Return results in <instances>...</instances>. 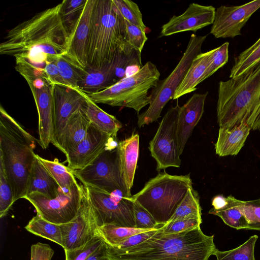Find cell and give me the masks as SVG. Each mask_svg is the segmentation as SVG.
<instances>
[{
  "label": "cell",
  "mask_w": 260,
  "mask_h": 260,
  "mask_svg": "<svg viewBox=\"0 0 260 260\" xmlns=\"http://www.w3.org/2000/svg\"><path fill=\"white\" fill-rule=\"evenodd\" d=\"M241 208L248 222L247 230L260 231V198L248 201H242Z\"/></svg>",
  "instance_id": "ab89813d"
},
{
  "label": "cell",
  "mask_w": 260,
  "mask_h": 260,
  "mask_svg": "<svg viewBox=\"0 0 260 260\" xmlns=\"http://www.w3.org/2000/svg\"><path fill=\"white\" fill-rule=\"evenodd\" d=\"M96 0H87L84 9L69 36L65 55L77 66H87V48L93 10Z\"/></svg>",
  "instance_id": "ac0fdd59"
},
{
  "label": "cell",
  "mask_w": 260,
  "mask_h": 260,
  "mask_svg": "<svg viewBox=\"0 0 260 260\" xmlns=\"http://www.w3.org/2000/svg\"><path fill=\"white\" fill-rule=\"evenodd\" d=\"M123 18L146 31L142 14L135 3L129 0H112Z\"/></svg>",
  "instance_id": "d590c367"
},
{
  "label": "cell",
  "mask_w": 260,
  "mask_h": 260,
  "mask_svg": "<svg viewBox=\"0 0 260 260\" xmlns=\"http://www.w3.org/2000/svg\"><path fill=\"white\" fill-rule=\"evenodd\" d=\"M133 49L125 38L124 19L112 0H96L87 48L88 66L101 67L112 62L117 52Z\"/></svg>",
  "instance_id": "5b68a950"
},
{
  "label": "cell",
  "mask_w": 260,
  "mask_h": 260,
  "mask_svg": "<svg viewBox=\"0 0 260 260\" xmlns=\"http://www.w3.org/2000/svg\"><path fill=\"white\" fill-rule=\"evenodd\" d=\"M226 203V197L222 195H218L214 197L212 201L213 209L217 210L222 208Z\"/></svg>",
  "instance_id": "f907efd6"
},
{
  "label": "cell",
  "mask_w": 260,
  "mask_h": 260,
  "mask_svg": "<svg viewBox=\"0 0 260 260\" xmlns=\"http://www.w3.org/2000/svg\"><path fill=\"white\" fill-rule=\"evenodd\" d=\"M260 45V38L250 47L242 52L240 54L234 58V60L242 59L249 55L254 50Z\"/></svg>",
  "instance_id": "681fc988"
},
{
  "label": "cell",
  "mask_w": 260,
  "mask_h": 260,
  "mask_svg": "<svg viewBox=\"0 0 260 260\" xmlns=\"http://www.w3.org/2000/svg\"><path fill=\"white\" fill-rule=\"evenodd\" d=\"M104 241L99 234L80 247L64 250L66 260H86L99 248Z\"/></svg>",
  "instance_id": "f35d334b"
},
{
  "label": "cell",
  "mask_w": 260,
  "mask_h": 260,
  "mask_svg": "<svg viewBox=\"0 0 260 260\" xmlns=\"http://www.w3.org/2000/svg\"><path fill=\"white\" fill-rule=\"evenodd\" d=\"M125 29V38L128 44L141 53L148 38L145 31L140 27L130 23L124 19Z\"/></svg>",
  "instance_id": "60d3db41"
},
{
  "label": "cell",
  "mask_w": 260,
  "mask_h": 260,
  "mask_svg": "<svg viewBox=\"0 0 260 260\" xmlns=\"http://www.w3.org/2000/svg\"><path fill=\"white\" fill-rule=\"evenodd\" d=\"M36 139L1 105L0 164L12 188L14 202L24 198L36 157Z\"/></svg>",
  "instance_id": "277c9868"
},
{
  "label": "cell",
  "mask_w": 260,
  "mask_h": 260,
  "mask_svg": "<svg viewBox=\"0 0 260 260\" xmlns=\"http://www.w3.org/2000/svg\"><path fill=\"white\" fill-rule=\"evenodd\" d=\"M98 227L106 224L136 228L134 202L122 192L110 194L84 186Z\"/></svg>",
  "instance_id": "8fae6325"
},
{
  "label": "cell",
  "mask_w": 260,
  "mask_h": 260,
  "mask_svg": "<svg viewBox=\"0 0 260 260\" xmlns=\"http://www.w3.org/2000/svg\"><path fill=\"white\" fill-rule=\"evenodd\" d=\"M215 12V8L212 6L191 3L183 14L173 16L167 23L162 26L159 37L186 31L195 32L212 24Z\"/></svg>",
  "instance_id": "d6986e66"
},
{
  "label": "cell",
  "mask_w": 260,
  "mask_h": 260,
  "mask_svg": "<svg viewBox=\"0 0 260 260\" xmlns=\"http://www.w3.org/2000/svg\"><path fill=\"white\" fill-rule=\"evenodd\" d=\"M14 203L12 187L0 164V217H4Z\"/></svg>",
  "instance_id": "74e56055"
},
{
  "label": "cell",
  "mask_w": 260,
  "mask_h": 260,
  "mask_svg": "<svg viewBox=\"0 0 260 260\" xmlns=\"http://www.w3.org/2000/svg\"><path fill=\"white\" fill-rule=\"evenodd\" d=\"M202 218H190L174 220L167 222L161 228L162 231L166 234H175L200 226Z\"/></svg>",
  "instance_id": "7bdbcfd3"
},
{
  "label": "cell",
  "mask_w": 260,
  "mask_h": 260,
  "mask_svg": "<svg viewBox=\"0 0 260 260\" xmlns=\"http://www.w3.org/2000/svg\"><path fill=\"white\" fill-rule=\"evenodd\" d=\"M62 3L35 14L10 29L0 44V54L13 56L44 69L67 49L69 34L61 16Z\"/></svg>",
  "instance_id": "6da1fadb"
},
{
  "label": "cell",
  "mask_w": 260,
  "mask_h": 260,
  "mask_svg": "<svg viewBox=\"0 0 260 260\" xmlns=\"http://www.w3.org/2000/svg\"><path fill=\"white\" fill-rule=\"evenodd\" d=\"M158 229L135 234L119 243L115 246L111 247L117 249H123L135 246L150 238Z\"/></svg>",
  "instance_id": "f6af8a7d"
},
{
  "label": "cell",
  "mask_w": 260,
  "mask_h": 260,
  "mask_svg": "<svg viewBox=\"0 0 260 260\" xmlns=\"http://www.w3.org/2000/svg\"><path fill=\"white\" fill-rule=\"evenodd\" d=\"M117 146V143L109 145L88 166L72 172L85 186L110 194L120 192L130 197L120 176Z\"/></svg>",
  "instance_id": "30bf717a"
},
{
  "label": "cell",
  "mask_w": 260,
  "mask_h": 260,
  "mask_svg": "<svg viewBox=\"0 0 260 260\" xmlns=\"http://www.w3.org/2000/svg\"><path fill=\"white\" fill-rule=\"evenodd\" d=\"M25 229L33 234L52 241L62 247L60 225L47 221L38 213L29 221Z\"/></svg>",
  "instance_id": "f1b7e54d"
},
{
  "label": "cell",
  "mask_w": 260,
  "mask_h": 260,
  "mask_svg": "<svg viewBox=\"0 0 260 260\" xmlns=\"http://www.w3.org/2000/svg\"><path fill=\"white\" fill-rule=\"evenodd\" d=\"M212 50L197 55L192 60L187 73L176 90L173 100L194 91L208 66Z\"/></svg>",
  "instance_id": "484cf974"
},
{
  "label": "cell",
  "mask_w": 260,
  "mask_h": 260,
  "mask_svg": "<svg viewBox=\"0 0 260 260\" xmlns=\"http://www.w3.org/2000/svg\"><path fill=\"white\" fill-rule=\"evenodd\" d=\"M60 189L55 180L38 158L36 154L25 197L32 193H39L48 199H53L58 195Z\"/></svg>",
  "instance_id": "603a6c76"
},
{
  "label": "cell",
  "mask_w": 260,
  "mask_h": 260,
  "mask_svg": "<svg viewBox=\"0 0 260 260\" xmlns=\"http://www.w3.org/2000/svg\"><path fill=\"white\" fill-rule=\"evenodd\" d=\"M53 254L48 244L38 242L31 246L30 260H51Z\"/></svg>",
  "instance_id": "bcb514c9"
},
{
  "label": "cell",
  "mask_w": 260,
  "mask_h": 260,
  "mask_svg": "<svg viewBox=\"0 0 260 260\" xmlns=\"http://www.w3.org/2000/svg\"><path fill=\"white\" fill-rule=\"evenodd\" d=\"M216 113L219 127L243 123L260 131V60L241 75L219 82Z\"/></svg>",
  "instance_id": "3957f363"
},
{
  "label": "cell",
  "mask_w": 260,
  "mask_h": 260,
  "mask_svg": "<svg viewBox=\"0 0 260 260\" xmlns=\"http://www.w3.org/2000/svg\"><path fill=\"white\" fill-rule=\"evenodd\" d=\"M108 244L105 241L86 260H111Z\"/></svg>",
  "instance_id": "c3c4849f"
},
{
  "label": "cell",
  "mask_w": 260,
  "mask_h": 260,
  "mask_svg": "<svg viewBox=\"0 0 260 260\" xmlns=\"http://www.w3.org/2000/svg\"><path fill=\"white\" fill-rule=\"evenodd\" d=\"M87 0H64L61 16L63 23L69 34L80 17Z\"/></svg>",
  "instance_id": "e575fe53"
},
{
  "label": "cell",
  "mask_w": 260,
  "mask_h": 260,
  "mask_svg": "<svg viewBox=\"0 0 260 260\" xmlns=\"http://www.w3.org/2000/svg\"><path fill=\"white\" fill-rule=\"evenodd\" d=\"M55 62L67 85L70 87L78 89V84L83 75L85 69L75 64L64 54L58 56Z\"/></svg>",
  "instance_id": "836d02e7"
},
{
  "label": "cell",
  "mask_w": 260,
  "mask_h": 260,
  "mask_svg": "<svg viewBox=\"0 0 260 260\" xmlns=\"http://www.w3.org/2000/svg\"><path fill=\"white\" fill-rule=\"evenodd\" d=\"M160 75L156 66L149 61L136 74L104 90L87 95L95 104L132 108L139 113L150 104L148 91L156 86Z\"/></svg>",
  "instance_id": "52a82bcc"
},
{
  "label": "cell",
  "mask_w": 260,
  "mask_h": 260,
  "mask_svg": "<svg viewBox=\"0 0 260 260\" xmlns=\"http://www.w3.org/2000/svg\"><path fill=\"white\" fill-rule=\"evenodd\" d=\"M161 228L127 248L117 249L108 245L111 260H208L217 249L214 236L204 234L200 226L175 234L164 233Z\"/></svg>",
  "instance_id": "7a4b0ae2"
},
{
  "label": "cell",
  "mask_w": 260,
  "mask_h": 260,
  "mask_svg": "<svg viewBox=\"0 0 260 260\" xmlns=\"http://www.w3.org/2000/svg\"><path fill=\"white\" fill-rule=\"evenodd\" d=\"M115 83L112 62L100 68L87 65L78 88L89 94L104 90Z\"/></svg>",
  "instance_id": "cb8c5ba5"
},
{
  "label": "cell",
  "mask_w": 260,
  "mask_h": 260,
  "mask_svg": "<svg viewBox=\"0 0 260 260\" xmlns=\"http://www.w3.org/2000/svg\"><path fill=\"white\" fill-rule=\"evenodd\" d=\"M250 130L243 123L232 128L219 127L215 144L216 154L220 156L236 155L243 147Z\"/></svg>",
  "instance_id": "d4e9b609"
},
{
  "label": "cell",
  "mask_w": 260,
  "mask_h": 260,
  "mask_svg": "<svg viewBox=\"0 0 260 260\" xmlns=\"http://www.w3.org/2000/svg\"><path fill=\"white\" fill-rule=\"evenodd\" d=\"M229 42L212 50L209 64L204 73L201 82L210 77L219 68L226 64L229 59Z\"/></svg>",
  "instance_id": "8d00e7d4"
},
{
  "label": "cell",
  "mask_w": 260,
  "mask_h": 260,
  "mask_svg": "<svg viewBox=\"0 0 260 260\" xmlns=\"http://www.w3.org/2000/svg\"><path fill=\"white\" fill-rule=\"evenodd\" d=\"M260 60V45L247 57L234 60V64L231 69L230 78L236 77Z\"/></svg>",
  "instance_id": "ee69618b"
},
{
  "label": "cell",
  "mask_w": 260,
  "mask_h": 260,
  "mask_svg": "<svg viewBox=\"0 0 260 260\" xmlns=\"http://www.w3.org/2000/svg\"><path fill=\"white\" fill-rule=\"evenodd\" d=\"M60 226L62 237V247L64 250L80 247L99 234V227L84 186L78 214L72 221Z\"/></svg>",
  "instance_id": "5bb4252c"
},
{
  "label": "cell",
  "mask_w": 260,
  "mask_h": 260,
  "mask_svg": "<svg viewBox=\"0 0 260 260\" xmlns=\"http://www.w3.org/2000/svg\"><path fill=\"white\" fill-rule=\"evenodd\" d=\"M258 236L253 235L239 246L227 251L216 249L214 255L217 260H255L254 248Z\"/></svg>",
  "instance_id": "d6a6232c"
},
{
  "label": "cell",
  "mask_w": 260,
  "mask_h": 260,
  "mask_svg": "<svg viewBox=\"0 0 260 260\" xmlns=\"http://www.w3.org/2000/svg\"><path fill=\"white\" fill-rule=\"evenodd\" d=\"M139 151V135H132L118 142L117 153L120 176L128 193L133 185Z\"/></svg>",
  "instance_id": "44dd1931"
},
{
  "label": "cell",
  "mask_w": 260,
  "mask_h": 260,
  "mask_svg": "<svg viewBox=\"0 0 260 260\" xmlns=\"http://www.w3.org/2000/svg\"><path fill=\"white\" fill-rule=\"evenodd\" d=\"M83 191V185L77 183L66 191L60 189L58 195L53 199L39 193L27 195L24 199L44 219L60 225L70 222L76 217L81 205Z\"/></svg>",
  "instance_id": "7c38bea8"
},
{
  "label": "cell",
  "mask_w": 260,
  "mask_h": 260,
  "mask_svg": "<svg viewBox=\"0 0 260 260\" xmlns=\"http://www.w3.org/2000/svg\"><path fill=\"white\" fill-rule=\"evenodd\" d=\"M242 201L230 195L226 197V203L219 209H211L209 213L219 217L227 225L236 230H247L248 221L241 208Z\"/></svg>",
  "instance_id": "83f0119b"
},
{
  "label": "cell",
  "mask_w": 260,
  "mask_h": 260,
  "mask_svg": "<svg viewBox=\"0 0 260 260\" xmlns=\"http://www.w3.org/2000/svg\"><path fill=\"white\" fill-rule=\"evenodd\" d=\"M180 106L171 107L159 123L154 137L150 141L149 150L156 160V169L179 168L181 163L177 136V123Z\"/></svg>",
  "instance_id": "4fadbf2b"
},
{
  "label": "cell",
  "mask_w": 260,
  "mask_h": 260,
  "mask_svg": "<svg viewBox=\"0 0 260 260\" xmlns=\"http://www.w3.org/2000/svg\"><path fill=\"white\" fill-rule=\"evenodd\" d=\"M190 218H202L200 197L192 187L189 189L168 222Z\"/></svg>",
  "instance_id": "4dcf8cb0"
},
{
  "label": "cell",
  "mask_w": 260,
  "mask_h": 260,
  "mask_svg": "<svg viewBox=\"0 0 260 260\" xmlns=\"http://www.w3.org/2000/svg\"><path fill=\"white\" fill-rule=\"evenodd\" d=\"M84 110L91 123L96 128L117 139V132L121 128L122 124L115 116L101 109L88 96Z\"/></svg>",
  "instance_id": "4316f807"
},
{
  "label": "cell",
  "mask_w": 260,
  "mask_h": 260,
  "mask_svg": "<svg viewBox=\"0 0 260 260\" xmlns=\"http://www.w3.org/2000/svg\"><path fill=\"white\" fill-rule=\"evenodd\" d=\"M15 69L25 79L34 96L39 118L37 141L45 149L53 138V85L43 69L25 62L16 63Z\"/></svg>",
  "instance_id": "9c48e42d"
},
{
  "label": "cell",
  "mask_w": 260,
  "mask_h": 260,
  "mask_svg": "<svg viewBox=\"0 0 260 260\" xmlns=\"http://www.w3.org/2000/svg\"><path fill=\"white\" fill-rule=\"evenodd\" d=\"M37 157L55 180L61 191H66L72 185L78 183L72 170L68 166L60 162L57 158L50 160L45 159L38 154Z\"/></svg>",
  "instance_id": "f546056e"
},
{
  "label": "cell",
  "mask_w": 260,
  "mask_h": 260,
  "mask_svg": "<svg viewBox=\"0 0 260 260\" xmlns=\"http://www.w3.org/2000/svg\"><path fill=\"white\" fill-rule=\"evenodd\" d=\"M134 213L136 228L158 229L164 224L158 223L152 215L139 203L134 201Z\"/></svg>",
  "instance_id": "b9f144b4"
},
{
  "label": "cell",
  "mask_w": 260,
  "mask_h": 260,
  "mask_svg": "<svg viewBox=\"0 0 260 260\" xmlns=\"http://www.w3.org/2000/svg\"><path fill=\"white\" fill-rule=\"evenodd\" d=\"M191 187L189 174L172 175L164 171L150 179L131 198L148 211L158 223L165 224Z\"/></svg>",
  "instance_id": "8992f818"
},
{
  "label": "cell",
  "mask_w": 260,
  "mask_h": 260,
  "mask_svg": "<svg viewBox=\"0 0 260 260\" xmlns=\"http://www.w3.org/2000/svg\"><path fill=\"white\" fill-rule=\"evenodd\" d=\"M84 106L71 116L62 132L58 149L65 155L84 139L91 124L84 110Z\"/></svg>",
  "instance_id": "7402d4cb"
},
{
  "label": "cell",
  "mask_w": 260,
  "mask_h": 260,
  "mask_svg": "<svg viewBox=\"0 0 260 260\" xmlns=\"http://www.w3.org/2000/svg\"><path fill=\"white\" fill-rule=\"evenodd\" d=\"M154 230L157 229H139L114 224H106L98 228L100 235L109 246L112 247L133 235Z\"/></svg>",
  "instance_id": "1f68e13d"
},
{
  "label": "cell",
  "mask_w": 260,
  "mask_h": 260,
  "mask_svg": "<svg viewBox=\"0 0 260 260\" xmlns=\"http://www.w3.org/2000/svg\"><path fill=\"white\" fill-rule=\"evenodd\" d=\"M260 8V0H255L237 6H221L215 12L210 34L216 38H234L252 14Z\"/></svg>",
  "instance_id": "2e32d148"
},
{
  "label": "cell",
  "mask_w": 260,
  "mask_h": 260,
  "mask_svg": "<svg viewBox=\"0 0 260 260\" xmlns=\"http://www.w3.org/2000/svg\"><path fill=\"white\" fill-rule=\"evenodd\" d=\"M43 71L48 79L53 85L69 87L62 78L55 60L47 63Z\"/></svg>",
  "instance_id": "7dc6e473"
},
{
  "label": "cell",
  "mask_w": 260,
  "mask_h": 260,
  "mask_svg": "<svg viewBox=\"0 0 260 260\" xmlns=\"http://www.w3.org/2000/svg\"><path fill=\"white\" fill-rule=\"evenodd\" d=\"M87 95L79 89L53 85V138L57 149L64 128L71 116L86 104Z\"/></svg>",
  "instance_id": "9a60e30c"
},
{
  "label": "cell",
  "mask_w": 260,
  "mask_h": 260,
  "mask_svg": "<svg viewBox=\"0 0 260 260\" xmlns=\"http://www.w3.org/2000/svg\"><path fill=\"white\" fill-rule=\"evenodd\" d=\"M116 140L91 123L84 139L66 155L68 167L71 170L84 168Z\"/></svg>",
  "instance_id": "e0dca14e"
},
{
  "label": "cell",
  "mask_w": 260,
  "mask_h": 260,
  "mask_svg": "<svg viewBox=\"0 0 260 260\" xmlns=\"http://www.w3.org/2000/svg\"><path fill=\"white\" fill-rule=\"evenodd\" d=\"M208 92L194 93L180 107L177 123V136L180 155L195 126L204 112L206 98Z\"/></svg>",
  "instance_id": "ffe728a7"
},
{
  "label": "cell",
  "mask_w": 260,
  "mask_h": 260,
  "mask_svg": "<svg viewBox=\"0 0 260 260\" xmlns=\"http://www.w3.org/2000/svg\"><path fill=\"white\" fill-rule=\"evenodd\" d=\"M207 36L192 34L181 59L175 69L165 79L159 81L153 88L148 108L138 115V125L141 127L152 123L160 117V113L167 103L173 96L184 79L193 59L202 53V46Z\"/></svg>",
  "instance_id": "ba28073f"
}]
</instances>
